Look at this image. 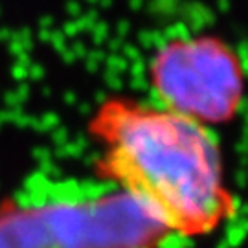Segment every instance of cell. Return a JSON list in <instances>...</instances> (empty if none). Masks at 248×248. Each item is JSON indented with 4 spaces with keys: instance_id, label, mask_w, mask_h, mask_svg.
I'll use <instances>...</instances> for the list:
<instances>
[{
    "instance_id": "obj_2",
    "label": "cell",
    "mask_w": 248,
    "mask_h": 248,
    "mask_svg": "<svg viewBox=\"0 0 248 248\" xmlns=\"http://www.w3.org/2000/svg\"><path fill=\"white\" fill-rule=\"evenodd\" d=\"M151 101L215 127L232 122L245 90L237 50L212 33L175 31L160 41L147 64Z\"/></svg>"
},
{
    "instance_id": "obj_1",
    "label": "cell",
    "mask_w": 248,
    "mask_h": 248,
    "mask_svg": "<svg viewBox=\"0 0 248 248\" xmlns=\"http://www.w3.org/2000/svg\"><path fill=\"white\" fill-rule=\"evenodd\" d=\"M99 177L131 197L162 232L204 235L233 210L213 127L151 99H103L89 122Z\"/></svg>"
}]
</instances>
